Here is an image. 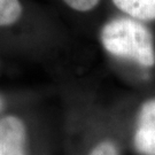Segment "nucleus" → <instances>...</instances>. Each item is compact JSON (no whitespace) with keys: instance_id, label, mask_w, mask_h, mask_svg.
I'll list each match as a JSON object with an SVG mask.
<instances>
[{"instance_id":"obj_1","label":"nucleus","mask_w":155,"mask_h":155,"mask_svg":"<svg viewBox=\"0 0 155 155\" xmlns=\"http://www.w3.org/2000/svg\"><path fill=\"white\" fill-rule=\"evenodd\" d=\"M101 44L111 55L127 59L144 67L155 64L154 38L141 21L116 17L107 22L100 32Z\"/></svg>"},{"instance_id":"obj_2","label":"nucleus","mask_w":155,"mask_h":155,"mask_svg":"<svg viewBox=\"0 0 155 155\" xmlns=\"http://www.w3.org/2000/svg\"><path fill=\"white\" fill-rule=\"evenodd\" d=\"M0 155H27V130L18 117L0 120Z\"/></svg>"},{"instance_id":"obj_3","label":"nucleus","mask_w":155,"mask_h":155,"mask_svg":"<svg viewBox=\"0 0 155 155\" xmlns=\"http://www.w3.org/2000/svg\"><path fill=\"white\" fill-rule=\"evenodd\" d=\"M133 141L140 155H155V99L141 106Z\"/></svg>"},{"instance_id":"obj_4","label":"nucleus","mask_w":155,"mask_h":155,"mask_svg":"<svg viewBox=\"0 0 155 155\" xmlns=\"http://www.w3.org/2000/svg\"><path fill=\"white\" fill-rule=\"evenodd\" d=\"M113 2L129 17L143 22L155 21V0H113Z\"/></svg>"},{"instance_id":"obj_5","label":"nucleus","mask_w":155,"mask_h":155,"mask_svg":"<svg viewBox=\"0 0 155 155\" xmlns=\"http://www.w3.org/2000/svg\"><path fill=\"white\" fill-rule=\"evenodd\" d=\"M22 15L20 0H0V27H8L16 23Z\"/></svg>"},{"instance_id":"obj_6","label":"nucleus","mask_w":155,"mask_h":155,"mask_svg":"<svg viewBox=\"0 0 155 155\" xmlns=\"http://www.w3.org/2000/svg\"><path fill=\"white\" fill-rule=\"evenodd\" d=\"M70 8L77 12H89L99 4L100 0H63Z\"/></svg>"},{"instance_id":"obj_7","label":"nucleus","mask_w":155,"mask_h":155,"mask_svg":"<svg viewBox=\"0 0 155 155\" xmlns=\"http://www.w3.org/2000/svg\"><path fill=\"white\" fill-rule=\"evenodd\" d=\"M90 155H120L116 146L111 141H102L94 147Z\"/></svg>"},{"instance_id":"obj_8","label":"nucleus","mask_w":155,"mask_h":155,"mask_svg":"<svg viewBox=\"0 0 155 155\" xmlns=\"http://www.w3.org/2000/svg\"><path fill=\"white\" fill-rule=\"evenodd\" d=\"M0 108H1V100H0Z\"/></svg>"}]
</instances>
